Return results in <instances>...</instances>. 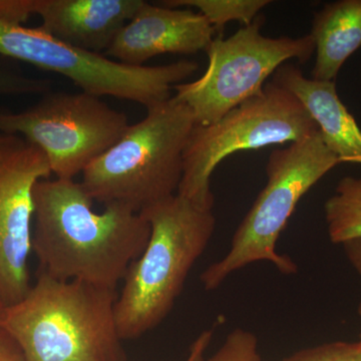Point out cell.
Listing matches in <instances>:
<instances>
[{"instance_id":"1","label":"cell","mask_w":361,"mask_h":361,"mask_svg":"<svg viewBox=\"0 0 361 361\" xmlns=\"http://www.w3.org/2000/svg\"><path fill=\"white\" fill-rule=\"evenodd\" d=\"M32 251L54 279L116 289L146 248L151 228L120 204L92 211L94 200L75 180H40L33 189Z\"/></svg>"},{"instance_id":"2","label":"cell","mask_w":361,"mask_h":361,"mask_svg":"<svg viewBox=\"0 0 361 361\" xmlns=\"http://www.w3.org/2000/svg\"><path fill=\"white\" fill-rule=\"evenodd\" d=\"M118 297L116 289L40 272L25 298L0 310V324L26 361H127L116 323Z\"/></svg>"},{"instance_id":"3","label":"cell","mask_w":361,"mask_h":361,"mask_svg":"<svg viewBox=\"0 0 361 361\" xmlns=\"http://www.w3.org/2000/svg\"><path fill=\"white\" fill-rule=\"evenodd\" d=\"M140 213L151 234L146 248L130 266L116 300L123 341L140 338L170 314L216 227L212 209L178 194Z\"/></svg>"},{"instance_id":"4","label":"cell","mask_w":361,"mask_h":361,"mask_svg":"<svg viewBox=\"0 0 361 361\" xmlns=\"http://www.w3.org/2000/svg\"><path fill=\"white\" fill-rule=\"evenodd\" d=\"M196 122L172 97L147 110L115 145L82 172V185L94 201L120 204L141 212L179 190L184 152Z\"/></svg>"},{"instance_id":"5","label":"cell","mask_w":361,"mask_h":361,"mask_svg":"<svg viewBox=\"0 0 361 361\" xmlns=\"http://www.w3.org/2000/svg\"><path fill=\"white\" fill-rule=\"evenodd\" d=\"M339 164L319 130L287 148L273 149L266 166L267 184L237 228L229 251L202 273L204 288L215 290L233 273L260 261L283 274L296 273L293 260L276 251L277 240L304 195Z\"/></svg>"},{"instance_id":"6","label":"cell","mask_w":361,"mask_h":361,"mask_svg":"<svg viewBox=\"0 0 361 361\" xmlns=\"http://www.w3.org/2000/svg\"><path fill=\"white\" fill-rule=\"evenodd\" d=\"M318 129L295 96L274 82L239 104L217 122L195 126L184 152L178 195L202 208L212 209L211 176L232 154L306 139Z\"/></svg>"},{"instance_id":"7","label":"cell","mask_w":361,"mask_h":361,"mask_svg":"<svg viewBox=\"0 0 361 361\" xmlns=\"http://www.w3.org/2000/svg\"><path fill=\"white\" fill-rule=\"evenodd\" d=\"M0 54L68 78L82 92L134 102L147 110L171 99L175 85L198 70L195 61L130 66L75 49L42 27L0 20Z\"/></svg>"},{"instance_id":"8","label":"cell","mask_w":361,"mask_h":361,"mask_svg":"<svg viewBox=\"0 0 361 361\" xmlns=\"http://www.w3.org/2000/svg\"><path fill=\"white\" fill-rule=\"evenodd\" d=\"M258 16L228 39H214L206 52L208 66L194 82L175 85L176 96L193 113L197 126L217 122L233 109L258 96L270 75L290 59L304 63L315 52L310 35L268 37Z\"/></svg>"},{"instance_id":"9","label":"cell","mask_w":361,"mask_h":361,"mask_svg":"<svg viewBox=\"0 0 361 361\" xmlns=\"http://www.w3.org/2000/svg\"><path fill=\"white\" fill-rule=\"evenodd\" d=\"M129 118L87 92H49L21 113H0V135L44 152L56 179L73 180L122 137Z\"/></svg>"},{"instance_id":"10","label":"cell","mask_w":361,"mask_h":361,"mask_svg":"<svg viewBox=\"0 0 361 361\" xmlns=\"http://www.w3.org/2000/svg\"><path fill=\"white\" fill-rule=\"evenodd\" d=\"M51 174L44 152L20 135H0V303L25 298L32 288L33 189Z\"/></svg>"},{"instance_id":"11","label":"cell","mask_w":361,"mask_h":361,"mask_svg":"<svg viewBox=\"0 0 361 361\" xmlns=\"http://www.w3.org/2000/svg\"><path fill=\"white\" fill-rule=\"evenodd\" d=\"M215 33L213 26L198 11L144 1L104 56L123 65L144 66L149 59L160 54L206 51Z\"/></svg>"},{"instance_id":"12","label":"cell","mask_w":361,"mask_h":361,"mask_svg":"<svg viewBox=\"0 0 361 361\" xmlns=\"http://www.w3.org/2000/svg\"><path fill=\"white\" fill-rule=\"evenodd\" d=\"M142 0H37L40 27L61 42L92 54H106L134 18Z\"/></svg>"},{"instance_id":"13","label":"cell","mask_w":361,"mask_h":361,"mask_svg":"<svg viewBox=\"0 0 361 361\" xmlns=\"http://www.w3.org/2000/svg\"><path fill=\"white\" fill-rule=\"evenodd\" d=\"M272 82L300 101L317 125L327 148L341 163L361 165V130L337 94L336 82L306 78L298 66L285 63Z\"/></svg>"},{"instance_id":"14","label":"cell","mask_w":361,"mask_h":361,"mask_svg":"<svg viewBox=\"0 0 361 361\" xmlns=\"http://www.w3.org/2000/svg\"><path fill=\"white\" fill-rule=\"evenodd\" d=\"M310 37L315 45L311 78L336 82L341 66L361 47V0H341L315 13Z\"/></svg>"},{"instance_id":"15","label":"cell","mask_w":361,"mask_h":361,"mask_svg":"<svg viewBox=\"0 0 361 361\" xmlns=\"http://www.w3.org/2000/svg\"><path fill=\"white\" fill-rule=\"evenodd\" d=\"M327 230L332 243L361 239V178L339 180L334 194L324 205Z\"/></svg>"},{"instance_id":"16","label":"cell","mask_w":361,"mask_h":361,"mask_svg":"<svg viewBox=\"0 0 361 361\" xmlns=\"http://www.w3.org/2000/svg\"><path fill=\"white\" fill-rule=\"evenodd\" d=\"M168 7L192 6L198 11L216 32H222L231 21L250 25L270 0H171L161 2Z\"/></svg>"},{"instance_id":"17","label":"cell","mask_w":361,"mask_h":361,"mask_svg":"<svg viewBox=\"0 0 361 361\" xmlns=\"http://www.w3.org/2000/svg\"><path fill=\"white\" fill-rule=\"evenodd\" d=\"M204 361H262L255 334L237 329L225 339L217 353Z\"/></svg>"},{"instance_id":"18","label":"cell","mask_w":361,"mask_h":361,"mask_svg":"<svg viewBox=\"0 0 361 361\" xmlns=\"http://www.w3.org/2000/svg\"><path fill=\"white\" fill-rule=\"evenodd\" d=\"M282 361H361V343L329 342L297 351Z\"/></svg>"},{"instance_id":"19","label":"cell","mask_w":361,"mask_h":361,"mask_svg":"<svg viewBox=\"0 0 361 361\" xmlns=\"http://www.w3.org/2000/svg\"><path fill=\"white\" fill-rule=\"evenodd\" d=\"M49 82L0 70V96L47 92Z\"/></svg>"},{"instance_id":"20","label":"cell","mask_w":361,"mask_h":361,"mask_svg":"<svg viewBox=\"0 0 361 361\" xmlns=\"http://www.w3.org/2000/svg\"><path fill=\"white\" fill-rule=\"evenodd\" d=\"M37 0H0V20L25 23L37 11Z\"/></svg>"},{"instance_id":"21","label":"cell","mask_w":361,"mask_h":361,"mask_svg":"<svg viewBox=\"0 0 361 361\" xmlns=\"http://www.w3.org/2000/svg\"><path fill=\"white\" fill-rule=\"evenodd\" d=\"M0 361H26L20 344L1 324H0Z\"/></svg>"},{"instance_id":"22","label":"cell","mask_w":361,"mask_h":361,"mask_svg":"<svg viewBox=\"0 0 361 361\" xmlns=\"http://www.w3.org/2000/svg\"><path fill=\"white\" fill-rule=\"evenodd\" d=\"M213 338L212 330H205L197 337L196 341L192 343L190 348L189 356L186 361H204L205 353L211 344Z\"/></svg>"},{"instance_id":"23","label":"cell","mask_w":361,"mask_h":361,"mask_svg":"<svg viewBox=\"0 0 361 361\" xmlns=\"http://www.w3.org/2000/svg\"><path fill=\"white\" fill-rule=\"evenodd\" d=\"M342 247H343L349 262L353 266V268L358 273L361 279V239L351 240V241L342 244ZM358 313H360L361 318V302L360 307H358ZM358 341L361 343V331L360 341Z\"/></svg>"},{"instance_id":"24","label":"cell","mask_w":361,"mask_h":361,"mask_svg":"<svg viewBox=\"0 0 361 361\" xmlns=\"http://www.w3.org/2000/svg\"><path fill=\"white\" fill-rule=\"evenodd\" d=\"M2 308H4V306L1 305V303H0V310H2Z\"/></svg>"}]
</instances>
